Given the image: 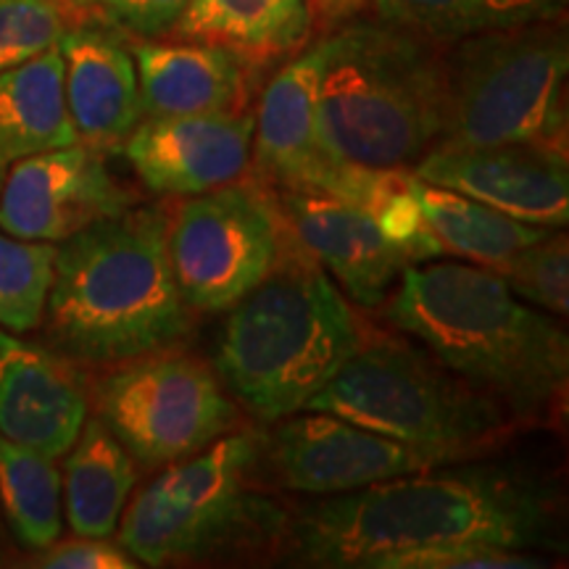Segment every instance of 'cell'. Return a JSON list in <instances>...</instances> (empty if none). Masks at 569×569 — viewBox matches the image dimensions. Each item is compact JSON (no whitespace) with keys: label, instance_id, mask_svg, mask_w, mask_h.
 <instances>
[{"label":"cell","instance_id":"7402d4cb","mask_svg":"<svg viewBox=\"0 0 569 569\" xmlns=\"http://www.w3.org/2000/svg\"><path fill=\"white\" fill-rule=\"evenodd\" d=\"M301 188L322 190L369 213L375 224L407 253L409 264L440 259L446 253L425 224L411 193V169L365 167L327 153Z\"/></svg>","mask_w":569,"mask_h":569},{"label":"cell","instance_id":"5bb4252c","mask_svg":"<svg viewBox=\"0 0 569 569\" xmlns=\"http://www.w3.org/2000/svg\"><path fill=\"white\" fill-rule=\"evenodd\" d=\"M256 113L146 117L119 151L156 196L188 198L238 182L253 161Z\"/></svg>","mask_w":569,"mask_h":569},{"label":"cell","instance_id":"484cf974","mask_svg":"<svg viewBox=\"0 0 569 569\" xmlns=\"http://www.w3.org/2000/svg\"><path fill=\"white\" fill-rule=\"evenodd\" d=\"M0 503L24 549L46 551L61 538L63 498L56 459L0 440Z\"/></svg>","mask_w":569,"mask_h":569},{"label":"cell","instance_id":"6da1fadb","mask_svg":"<svg viewBox=\"0 0 569 569\" xmlns=\"http://www.w3.org/2000/svg\"><path fill=\"white\" fill-rule=\"evenodd\" d=\"M280 543L298 565L330 569H390L407 553L461 543L565 551L549 482L509 465L469 461L322 496L288 515Z\"/></svg>","mask_w":569,"mask_h":569},{"label":"cell","instance_id":"7a4b0ae2","mask_svg":"<svg viewBox=\"0 0 569 569\" xmlns=\"http://www.w3.org/2000/svg\"><path fill=\"white\" fill-rule=\"evenodd\" d=\"M386 319L522 422H543L567 393L569 336L493 269L419 261L398 277Z\"/></svg>","mask_w":569,"mask_h":569},{"label":"cell","instance_id":"3957f363","mask_svg":"<svg viewBox=\"0 0 569 569\" xmlns=\"http://www.w3.org/2000/svg\"><path fill=\"white\" fill-rule=\"evenodd\" d=\"M42 319L61 353L88 365L180 346L193 309L169 261L167 211L134 203L59 243Z\"/></svg>","mask_w":569,"mask_h":569},{"label":"cell","instance_id":"e0dca14e","mask_svg":"<svg viewBox=\"0 0 569 569\" xmlns=\"http://www.w3.org/2000/svg\"><path fill=\"white\" fill-rule=\"evenodd\" d=\"M142 117H196L246 111L261 63L232 48L201 40H138Z\"/></svg>","mask_w":569,"mask_h":569},{"label":"cell","instance_id":"83f0119b","mask_svg":"<svg viewBox=\"0 0 569 569\" xmlns=\"http://www.w3.org/2000/svg\"><path fill=\"white\" fill-rule=\"evenodd\" d=\"M515 293L540 311L567 317L569 311V243L567 234L551 230L538 243L517 251L498 269Z\"/></svg>","mask_w":569,"mask_h":569},{"label":"cell","instance_id":"4fadbf2b","mask_svg":"<svg viewBox=\"0 0 569 569\" xmlns=\"http://www.w3.org/2000/svg\"><path fill=\"white\" fill-rule=\"evenodd\" d=\"M411 174L475 198L525 224L546 230L567 227V148L543 142H503L480 148L436 146L411 167Z\"/></svg>","mask_w":569,"mask_h":569},{"label":"cell","instance_id":"836d02e7","mask_svg":"<svg viewBox=\"0 0 569 569\" xmlns=\"http://www.w3.org/2000/svg\"><path fill=\"white\" fill-rule=\"evenodd\" d=\"M9 167L11 163L3 159V156H0V184H3V180H6V172H9Z\"/></svg>","mask_w":569,"mask_h":569},{"label":"cell","instance_id":"52a82bcc","mask_svg":"<svg viewBox=\"0 0 569 569\" xmlns=\"http://www.w3.org/2000/svg\"><path fill=\"white\" fill-rule=\"evenodd\" d=\"M256 436H222L172 461L124 507L119 543L140 565L167 567L261 549L288 511L256 490Z\"/></svg>","mask_w":569,"mask_h":569},{"label":"cell","instance_id":"277c9868","mask_svg":"<svg viewBox=\"0 0 569 569\" xmlns=\"http://www.w3.org/2000/svg\"><path fill=\"white\" fill-rule=\"evenodd\" d=\"M367 338L343 290L298 248L227 311L213 372L234 403L274 425L303 411Z\"/></svg>","mask_w":569,"mask_h":569},{"label":"cell","instance_id":"d6a6232c","mask_svg":"<svg viewBox=\"0 0 569 569\" xmlns=\"http://www.w3.org/2000/svg\"><path fill=\"white\" fill-rule=\"evenodd\" d=\"M367 6V0H311V11L315 17L330 24H343L351 17H356Z\"/></svg>","mask_w":569,"mask_h":569},{"label":"cell","instance_id":"4dcf8cb0","mask_svg":"<svg viewBox=\"0 0 569 569\" xmlns=\"http://www.w3.org/2000/svg\"><path fill=\"white\" fill-rule=\"evenodd\" d=\"M190 0H101L106 19L138 40L167 38Z\"/></svg>","mask_w":569,"mask_h":569},{"label":"cell","instance_id":"ffe728a7","mask_svg":"<svg viewBox=\"0 0 569 569\" xmlns=\"http://www.w3.org/2000/svg\"><path fill=\"white\" fill-rule=\"evenodd\" d=\"M311 24V0H190L169 34L232 48L267 63L298 51Z\"/></svg>","mask_w":569,"mask_h":569},{"label":"cell","instance_id":"ac0fdd59","mask_svg":"<svg viewBox=\"0 0 569 569\" xmlns=\"http://www.w3.org/2000/svg\"><path fill=\"white\" fill-rule=\"evenodd\" d=\"M59 51L63 96L77 140L103 153L119 151L142 119L132 51L101 27H69Z\"/></svg>","mask_w":569,"mask_h":569},{"label":"cell","instance_id":"d6986e66","mask_svg":"<svg viewBox=\"0 0 569 569\" xmlns=\"http://www.w3.org/2000/svg\"><path fill=\"white\" fill-rule=\"evenodd\" d=\"M319 77L322 42L284 63L264 88L253 130L259 182L298 188L327 156L317 132Z\"/></svg>","mask_w":569,"mask_h":569},{"label":"cell","instance_id":"d4e9b609","mask_svg":"<svg viewBox=\"0 0 569 569\" xmlns=\"http://www.w3.org/2000/svg\"><path fill=\"white\" fill-rule=\"evenodd\" d=\"M377 19L448 46L480 32L565 17V0H367Z\"/></svg>","mask_w":569,"mask_h":569},{"label":"cell","instance_id":"4316f807","mask_svg":"<svg viewBox=\"0 0 569 569\" xmlns=\"http://www.w3.org/2000/svg\"><path fill=\"white\" fill-rule=\"evenodd\" d=\"M56 248L0 230V327L9 332L40 327L53 284Z\"/></svg>","mask_w":569,"mask_h":569},{"label":"cell","instance_id":"603a6c76","mask_svg":"<svg viewBox=\"0 0 569 569\" xmlns=\"http://www.w3.org/2000/svg\"><path fill=\"white\" fill-rule=\"evenodd\" d=\"M71 142H77V132L63 96L59 46L0 71V156L13 163Z\"/></svg>","mask_w":569,"mask_h":569},{"label":"cell","instance_id":"7c38bea8","mask_svg":"<svg viewBox=\"0 0 569 569\" xmlns=\"http://www.w3.org/2000/svg\"><path fill=\"white\" fill-rule=\"evenodd\" d=\"M103 156L77 140L13 161L0 184V230L59 246L84 227L132 209L134 193L111 174Z\"/></svg>","mask_w":569,"mask_h":569},{"label":"cell","instance_id":"9a60e30c","mask_svg":"<svg viewBox=\"0 0 569 569\" xmlns=\"http://www.w3.org/2000/svg\"><path fill=\"white\" fill-rule=\"evenodd\" d=\"M264 188L272 193L296 243L336 277L356 303L377 309L388 301L409 259L369 213L322 190L288 184Z\"/></svg>","mask_w":569,"mask_h":569},{"label":"cell","instance_id":"e575fe53","mask_svg":"<svg viewBox=\"0 0 569 569\" xmlns=\"http://www.w3.org/2000/svg\"><path fill=\"white\" fill-rule=\"evenodd\" d=\"M71 6H82V9H88V6H96L98 0H67Z\"/></svg>","mask_w":569,"mask_h":569},{"label":"cell","instance_id":"f1b7e54d","mask_svg":"<svg viewBox=\"0 0 569 569\" xmlns=\"http://www.w3.org/2000/svg\"><path fill=\"white\" fill-rule=\"evenodd\" d=\"M67 30V0H0V71L51 51Z\"/></svg>","mask_w":569,"mask_h":569},{"label":"cell","instance_id":"44dd1931","mask_svg":"<svg viewBox=\"0 0 569 569\" xmlns=\"http://www.w3.org/2000/svg\"><path fill=\"white\" fill-rule=\"evenodd\" d=\"M61 475L63 517L74 536L111 538L138 486V469L130 451L101 419H84L80 436L69 448Z\"/></svg>","mask_w":569,"mask_h":569},{"label":"cell","instance_id":"f546056e","mask_svg":"<svg viewBox=\"0 0 569 569\" xmlns=\"http://www.w3.org/2000/svg\"><path fill=\"white\" fill-rule=\"evenodd\" d=\"M549 567V557L540 551L507 549L493 543H461L425 549L396 559L390 569H536Z\"/></svg>","mask_w":569,"mask_h":569},{"label":"cell","instance_id":"ba28073f","mask_svg":"<svg viewBox=\"0 0 569 569\" xmlns=\"http://www.w3.org/2000/svg\"><path fill=\"white\" fill-rule=\"evenodd\" d=\"M446 132L438 146L567 148V30L559 19L443 46Z\"/></svg>","mask_w":569,"mask_h":569},{"label":"cell","instance_id":"1f68e13d","mask_svg":"<svg viewBox=\"0 0 569 569\" xmlns=\"http://www.w3.org/2000/svg\"><path fill=\"white\" fill-rule=\"evenodd\" d=\"M138 565L140 561L122 543L88 536L56 540L40 559V567L48 569H134Z\"/></svg>","mask_w":569,"mask_h":569},{"label":"cell","instance_id":"cb8c5ba5","mask_svg":"<svg viewBox=\"0 0 569 569\" xmlns=\"http://www.w3.org/2000/svg\"><path fill=\"white\" fill-rule=\"evenodd\" d=\"M411 193L422 211L425 224L430 227L446 253L493 269V272L507 264L517 251L538 243L551 232L546 227L511 219L457 190L419 180L415 174H411Z\"/></svg>","mask_w":569,"mask_h":569},{"label":"cell","instance_id":"30bf717a","mask_svg":"<svg viewBox=\"0 0 569 569\" xmlns=\"http://www.w3.org/2000/svg\"><path fill=\"white\" fill-rule=\"evenodd\" d=\"M98 419L142 467L193 457L240 422L213 367L180 348L119 361L96 388Z\"/></svg>","mask_w":569,"mask_h":569},{"label":"cell","instance_id":"8fae6325","mask_svg":"<svg viewBox=\"0 0 569 569\" xmlns=\"http://www.w3.org/2000/svg\"><path fill=\"white\" fill-rule=\"evenodd\" d=\"M290 415L272 432L256 436V486L301 496H338L375 482L446 465L436 453L419 451L348 422L330 411Z\"/></svg>","mask_w":569,"mask_h":569},{"label":"cell","instance_id":"8992f818","mask_svg":"<svg viewBox=\"0 0 569 569\" xmlns=\"http://www.w3.org/2000/svg\"><path fill=\"white\" fill-rule=\"evenodd\" d=\"M330 411L446 465L496 451L519 422L501 403L401 338H367L303 411Z\"/></svg>","mask_w":569,"mask_h":569},{"label":"cell","instance_id":"2e32d148","mask_svg":"<svg viewBox=\"0 0 569 569\" xmlns=\"http://www.w3.org/2000/svg\"><path fill=\"white\" fill-rule=\"evenodd\" d=\"M88 411V388L69 359L0 330V440L59 459Z\"/></svg>","mask_w":569,"mask_h":569},{"label":"cell","instance_id":"9c48e42d","mask_svg":"<svg viewBox=\"0 0 569 569\" xmlns=\"http://www.w3.org/2000/svg\"><path fill=\"white\" fill-rule=\"evenodd\" d=\"M298 248L261 182H232L188 196L169 219L177 288L201 315H227Z\"/></svg>","mask_w":569,"mask_h":569},{"label":"cell","instance_id":"5b68a950","mask_svg":"<svg viewBox=\"0 0 569 569\" xmlns=\"http://www.w3.org/2000/svg\"><path fill=\"white\" fill-rule=\"evenodd\" d=\"M317 132L327 153L411 169L446 132L443 46L390 21H343L322 40Z\"/></svg>","mask_w":569,"mask_h":569}]
</instances>
